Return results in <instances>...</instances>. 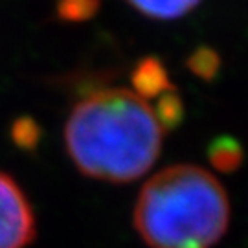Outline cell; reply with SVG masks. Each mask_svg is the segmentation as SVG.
<instances>
[{
    "mask_svg": "<svg viewBox=\"0 0 248 248\" xmlns=\"http://www.w3.org/2000/svg\"><path fill=\"white\" fill-rule=\"evenodd\" d=\"M164 131L153 107L129 89H103L74 107L64 143L83 175L125 184L156 162Z\"/></svg>",
    "mask_w": 248,
    "mask_h": 248,
    "instance_id": "6da1fadb",
    "label": "cell"
},
{
    "mask_svg": "<svg viewBox=\"0 0 248 248\" xmlns=\"http://www.w3.org/2000/svg\"><path fill=\"white\" fill-rule=\"evenodd\" d=\"M133 221L151 248H212L228 230L230 202L210 171L171 166L142 187Z\"/></svg>",
    "mask_w": 248,
    "mask_h": 248,
    "instance_id": "7a4b0ae2",
    "label": "cell"
},
{
    "mask_svg": "<svg viewBox=\"0 0 248 248\" xmlns=\"http://www.w3.org/2000/svg\"><path fill=\"white\" fill-rule=\"evenodd\" d=\"M35 235V215L26 193L0 171V248H26Z\"/></svg>",
    "mask_w": 248,
    "mask_h": 248,
    "instance_id": "3957f363",
    "label": "cell"
},
{
    "mask_svg": "<svg viewBox=\"0 0 248 248\" xmlns=\"http://www.w3.org/2000/svg\"><path fill=\"white\" fill-rule=\"evenodd\" d=\"M131 83L133 92L142 99L158 98L169 89H173L166 66L156 57H145L138 62L131 74Z\"/></svg>",
    "mask_w": 248,
    "mask_h": 248,
    "instance_id": "277c9868",
    "label": "cell"
},
{
    "mask_svg": "<svg viewBox=\"0 0 248 248\" xmlns=\"http://www.w3.org/2000/svg\"><path fill=\"white\" fill-rule=\"evenodd\" d=\"M136 11L155 20H173L184 17L199 6L201 0H127Z\"/></svg>",
    "mask_w": 248,
    "mask_h": 248,
    "instance_id": "5b68a950",
    "label": "cell"
},
{
    "mask_svg": "<svg viewBox=\"0 0 248 248\" xmlns=\"http://www.w3.org/2000/svg\"><path fill=\"white\" fill-rule=\"evenodd\" d=\"M210 164L221 173H233L241 168L245 153L241 143L232 136H219L208 147Z\"/></svg>",
    "mask_w": 248,
    "mask_h": 248,
    "instance_id": "8992f818",
    "label": "cell"
},
{
    "mask_svg": "<svg viewBox=\"0 0 248 248\" xmlns=\"http://www.w3.org/2000/svg\"><path fill=\"white\" fill-rule=\"evenodd\" d=\"M153 114L162 127V131L177 129L184 120V103H182L177 90L169 89L168 92L158 96V101L153 108Z\"/></svg>",
    "mask_w": 248,
    "mask_h": 248,
    "instance_id": "52a82bcc",
    "label": "cell"
},
{
    "mask_svg": "<svg viewBox=\"0 0 248 248\" xmlns=\"http://www.w3.org/2000/svg\"><path fill=\"white\" fill-rule=\"evenodd\" d=\"M186 66L197 78H201L204 81H212L221 70V57L213 48L201 46L187 57Z\"/></svg>",
    "mask_w": 248,
    "mask_h": 248,
    "instance_id": "ba28073f",
    "label": "cell"
},
{
    "mask_svg": "<svg viewBox=\"0 0 248 248\" xmlns=\"http://www.w3.org/2000/svg\"><path fill=\"white\" fill-rule=\"evenodd\" d=\"M101 0H57L55 15L64 22H85L99 11Z\"/></svg>",
    "mask_w": 248,
    "mask_h": 248,
    "instance_id": "9c48e42d",
    "label": "cell"
},
{
    "mask_svg": "<svg viewBox=\"0 0 248 248\" xmlns=\"http://www.w3.org/2000/svg\"><path fill=\"white\" fill-rule=\"evenodd\" d=\"M11 140L22 151H33L41 142V127L35 120L22 116L11 125Z\"/></svg>",
    "mask_w": 248,
    "mask_h": 248,
    "instance_id": "30bf717a",
    "label": "cell"
}]
</instances>
